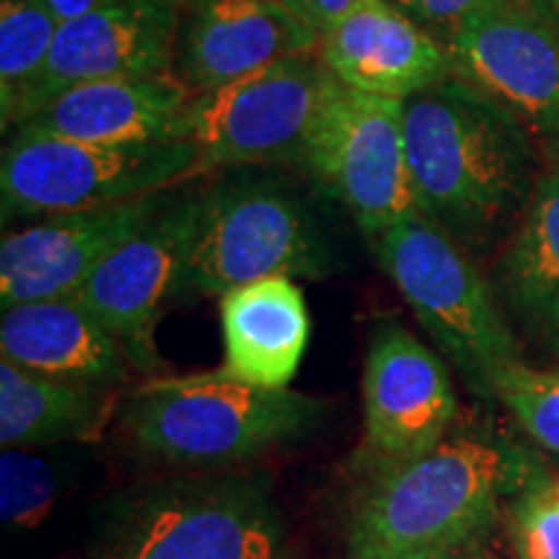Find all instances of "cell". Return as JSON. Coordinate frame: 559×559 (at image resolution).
Masks as SVG:
<instances>
[{"instance_id": "cell-27", "label": "cell", "mask_w": 559, "mask_h": 559, "mask_svg": "<svg viewBox=\"0 0 559 559\" xmlns=\"http://www.w3.org/2000/svg\"><path fill=\"white\" fill-rule=\"evenodd\" d=\"M280 3L288 5V9L296 13L300 21H306L311 29L324 34L326 29H332L358 0H280Z\"/></svg>"}, {"instance_id": "cell-31", "label": "cell", "mask_w": 559, "mask_h": 559, "mask_svg": "<svg viewBox=\"0 0 559 559\" xmlns=\"http://www.w3.org/2000/svg\"><path fill=\"white\" fill-rule=\"evenodd\" d=\"M549 337H551V347H555V353L559 355V319L549 326Z\"/></svg>"}, {"instance_id": "cell-28", "label": "cell", "mask_w": 559, "mask_h": 559, "mask_svg": "<svg viewBox=\"0 0 559 559\" xmlns=\"http://www.w3.org/2000/svg\"><path fill=\"white\" fill-rule=\"evenodd\" d=\"M37 3L45 5L60 24H66V21L86 16V13L96 9H104V5L115 3V0H37Z\"/></svg>"}, {"instance_id": "cell-12", "label": "cell", "mask_w": 559, "mask_h": 559, "mask_svg": "<svg viewBox=\"0 0 559 559\" xmlns=\"http://www.w3.org/2000/svg\"><path fill=\"white\" fill-rule=\"evenodd\" d=\"M200 192L174 198L151 223L117 247L75 293L86 309L120 340L140 370L158 368L153 342L164 306L185 290Z\"/></svg>"}, {"instance_id": "cell-30", "label": "cell", "mask_w": 559, "mask_h": 559, "mask_svg": "<svg viewBox=\"0 0 559 559\" xmlns=\"http://www.w3.org/2000/svg\"><path fill=\"white\" fill-rule=\"evenodd\" d=\"M526 3L536 11V16H539L544 24H547L549 29L559 37V0H526Z\"/></svg>"}, {"instance_id": "cell-7", "label": "cell", "mask_w": 559, "mask_h": 559, "mask_svg": "<svg viewBox=\"0 0 559 559\" xmlns=\"http://www.w3.org/2000/svg\"><path fill=\"white\" fill-rule=\"evenodd\" d=\"M94 559H285V536L260 479L177 481L117 515Z\"/></svg>"}, {"instance_id": "cell-11", "label": "cell", "mask_w": 559, "mask_h": 559, "mask_svg": "<svg viewBox=\"0 0 559 559\" xmlns=\"http://www.w3.org/2000/svg\"><path fill=\"white\" fill-rule=\"evenodd\" d=\"M445 50L451 75L513 111L544 156L559 158V37L526 0L479 13Z\"/></svg>"}, {"instance_id": "cell-3", "label": "cell", "mask_w": 559, "mask_h": 559, "mask_svg": "<svg viewBox=\"0 0 559 559\" xmlns=\"http://www.w3.org/2000/svg\"><path fill=\"white\" fill-rule=\"evenodd\" d=\"M324 404L293 389H264L226 370L164 376L132 391L124 428L143 451L181 466H215L260 456L304 436Z\"/></svg>"}, {"instance_id": "cell-8", "label": "cell", "mask_w": 559, "mask_h": 559, "mask_svg": "<svg viewBox=\"0 0 559 559\" xmlns=\"http://www.w3.org/2000/svg\"><path fill=\"white\" fill-rule=\"evenodd\" d=\"M342 83L319 52L277 60L205 94H192L185 140L207 169L304 160L321 111Z\"/></svg>"}, {"instance_id": "cell-33", "label": "cell", "mask_w": 559, "mask_h": 559, "mask_svg": "<svg viewBox=\"0 0 559 559\" xmlns=\"http://www.w3.org/2000/svg\"><path fill=\"white\" fill-rule=\"evenodd\" d=\"M174 3H177V5H181V3H190V0H174Z\"/></svg>"}, {"instance_id": "cell-10", "label": "cell", "mask_w": 559, "mask_h": 559, "mask_svg": "<svg viewBox=\"0 0 559 559\" xmlns=\"http://www.w3.org/2000/svg\"><path fill=\"white\" fill-rule=\"evenodd\" d=\"M459 400L440 355L396 321L370 334L362 366V466L368 477L445 440Z\"/></svg>"}, {"instance_id": "cell-16", "label": "cell", "mask_w": 559, "mask_h": 559, "mask_svg": "<svg viewBox=\"0 0 559 559\" xmlns=\"http://www.w3.org/2000/svg\"><path fill=\"white\" fill-rule=\"evenodd\" d=\"M192 91L177 75L91 81L62 91L11 135H55L104 145H151L185 140Z\"/></svg>"}, {"instance_id": "cell-24", "label": "cell", "mask_w": 559, "mask_h": 559, "mask_svg": "<svg viewBox=\"0 0 559 559\" xmlns=\"http://www.w3.org/2000/svg\"><path fill=\"white\" fill-rule=\"evenodd\" d=\"M58 474L47 461L24 449H3L0 456V513L13 528H37L52 513Z\"/></svg>"}, {"instance_id": "cell-23", "label": "cell", "mask_w": 559, "mask_h": 559, "mask_svg": "<svg viewBox=\"0 0 559 559\" xmlns=\"http://www.w3.org/2000/svg\"><path fill=\"white\" fill-rule=\"evenodd\" d=\"M536 443L559 453V368L515 362L495 383V394Z\"/></svg>"}, {"instance_id": "cell-25", "label": "cell", "mask_w": 559, "mask_h": 559, "mask_svg": "<svg viewBox=\"0 0 559 559\" xmlns=\"http://www.w3.org/2000/svg\"><path fill=\"white\" fill-rule=\"evenodd\" d=\"M510 528L519 559H559V502L551 485L531 487L515 502Z\"/></svg>"}, {"instance_id": "cell-4", "label": "cell", "mask_w": 559, "mask_h": 559, "mask_svg": "<svg viewBox=\"0 0 559 559\" xmlns=\"http://www.w3.org/2000/svg\"><path fill=\"white\" fill-rule=\"evenodd\" d=\"M370 247L438 347L464 370L474 389L495 394L500 376L523 362L521 349L485 277L456 239L419 215L373 236Z\"/></svg>"}, {"instance_id": "cell-15", "label": "cell", "mask_w": 559, "mask_h": 559, "mask_svg": "<svg viewBox=\"0 0 559 559\" xmlns=\"http://www.w3.org/2000/svg\"><path fill=\"white\" fill-rule=\"evenodd\" d=\"M319 45L321 34L280 0H190L179 5L174 75L205 94Z\"/></svg>"}, {"instance_id": "cell-14", "label": "cell", "mask_w": 559, "mask_h": 559, "mask_svg": "<svg viewBox=\"0 0 559 559\" xmlns=\"http://www.w3.org/2000/svg\"><path fill=\"white\" fill-rule=\"evenodd\" d=\"M177 29L179 5L174 0H115L66 21L13 128L79 83L171 75Z\"/></svg>"}, {"instance_id": "cell-1", "label": "cell", "mask_w": 559, "mask_h": 559, "mask_svg": "<svg viewBox=\"0 0 559 559\" xmlns=\"http://www.w3.org/2000/svg\"><path fill=\"white\" fill-rule=\"evenodd\" d=\"M404 140L419 205L453 239H485L536 185L526 124L456 75L404 102Z\"/></svg>"}, {"instance_id": "cell-18", "label": "cell", "mask_w": 559, "mask_h": 559, "mask_svg": "<svg viewBox=\"0 0 559 559\" xmlns=\"http://www.w3.org/2000/svg\"><path fill=\"white\" fill-rule=\"evenodd\" d=\"M3 360L52 379L115 389L128 381L130 358L75 296L13 306L0 319Z\"/></svg>"}, {"instance_id": "cell-13", "label": "cell", "mask_w": 559, "mask_h": 559, "mask_svg": "<svg viewBox=\"0 0 559 559\" xmlns=\"http://www.w3.org/2000/svg\"><path fill=\"white\" fill-rule=\"evenodd\" d=\"M174 200V194L120 205L45 215L29 226L5 230L0 241V306L75 296L117 247Z\"/></svg>"}, {"instance_id": "cell-20", "label": "cell", "mask_w": 559, "mask_h": 559, "mask_svg": "<svg viewBox=\"0 0 559 559\" xmlns=\"http://www.w3.org/2000/svg\"><path fill=\"white\" fill-rule=\"evenodd\" d=\"M115 412V391L34 373L0 360V443L39 449L96 438Z\"/></svg>"}, {"instance_id": "cell-32", "label": "cell", "mask_w": 559, "mask_h": 559, "mask_svg": "<svg viewBox=\"0 0 559 559\" xmlns=\"http://www.w3.org/2000/svg\"><path fill=\"white\" fill-rule=\"evenodd\" d=\"M551 495H555V500L559 502V479L551 481Z\"/></svg>"}, {"instance_id": "cell-21", "label": "cell", "mask_w": 559, "mask_h": 559, "mask_svg": "<svg viewBox=\"0 0 559 559\" xmlns=\"http://www.w3.org/2000/svg\"><path fill=\"white\" fill-rule=\"evenodd\" d=\"M513 309L549 330L559 319V160L536 179L500 262Z\"/></svg>"}, {"instance_id": "cell-17", "label": "cell", "mask_w": 559, "mask_h": 559, "mask_svg": "<svg viewBox=\"0 0 559 559\" xmlns=\"http://www.w3.org/2000/svg\"><path fill=\"white\" fill-rule=\"evenodd\" d=\"M319 55L345 88L400 102L451 75L449 50L389 0H358L321 34Z\"/></svg>"}, {"instance_id": "cell-22", "label": "cell", "mask_w": 559, "mask_h": 559, "mask_svg": "<svg viewBox=\"0 0 559 559\" xmlns=\"http://www.w3.org/2000/svg\"><path fill=\"white\" fill-rule=\"evenodd\" d=\"M60 21L37 0L0 3V117L3 132L19 120L26 96L50 58Z\"/></svg>"}, {"instance_id": "cell-9", "label": "cell", "mask_w": 559, "mask_h": 559, "mask_svg": "<svg viewBox=\"0 0 559 559\" xmlns=\"http://www.w3.org/2000/svg\"><path fill=\"white\" fill-rule=\"evenodd\" d=\"M300 164L347 207L368 239L425 215L409 171L400 99L342 86L321 111Z\"/></svg>"}, {"instance_id": "cell-5", "label": "cell", "mask_w": 559, "mask_h": 559, "mask_svg": "<svg viewBox=\"0 0 559 559\" xmlns=\"http://www.w3.org/2000/svg\"><path fill=\"white\" fill-rule=\"evenodd\" d=\"M207 171L190 140L104 145L55 135H11L0 158L3 223L143 200Z\"/></svg>"}, {"instance_id": "cell-6", "label": "cell", "mask_w": 559, "mask_h": 559, "mask_svg": "<svg viewBox=\"0 0 559 559\" xmlns=\"http://www.w3.org/2000/svg\"><path fill=\"white\" fill-rule=\"evenodd\" d=\"M334 251L309 207L272 181H221L200 192L185 290L226 296L254 280H321Z\"/></svg>"}, {"instance_id": "cell-29", "label": "cell", "mask_w": 559, "mask_h": 559, "mask_svg": "<svg viewBox=\"0 0 559 559\" xmlns=\"http://www.w3.org/2000/svg\"><path fill=\"white\" fill-rule=\"evenodd\" d=\"M415 559H498V557H495L481 542H472V544H464V547L443 549V551H436V555H425Z\"/></svg>"}, {"instance_id": "cell-19", "label": "cell", "mask_w": 559, "mask_h": 559, "mask_svg": "<svg viewBox=\"0 0 559 559\" xmlns=\"http://www.w3.org/2000/svg\"><path fill=\"white\" fill-rule=\"evenodd\" d=\"M226 362L223 370L264 389H288L311 334L304 290L272 275L221 296Z\"/></svg>"}, {"instance_id": "cell-26", "label": "cell", "mask_w": 559, "mask_h": 559, "mask_svg": "<svg viewBox=\"0 0 559 559\" xmlns=\"http://www.w3.org/2000/svg\"><path fill=\"white\" fill-rule=\"evenodd\" d=\"M389 3L415 21L432 39L449 47L461 26L469 24L479 13L510 3V0H389Z\"/></svg>"}, {"instance_id": "cell-2", "label": "cell", "mask_w": 559, "mask_h": 559, "mask_svg": "<svg viewBox=\"0 0 559 559\" xmlns=\"http://www.w3.org/2000/svg\"><path fill=\"white\" fill-rule=\"evenodd\" d=\"M515 477L500 445L445 438L425 456L370 474L347 521V557L415 559L481 542Z\"/></svg>"}]
</instances>
